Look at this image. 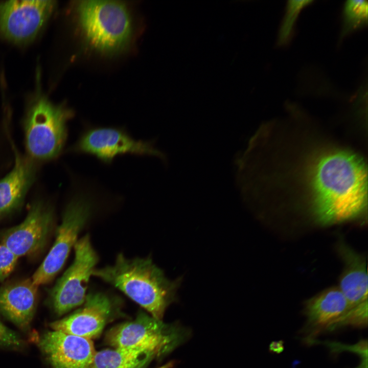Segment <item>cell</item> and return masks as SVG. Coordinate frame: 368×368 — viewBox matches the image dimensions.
I'll list each match as a JSON object with an SVG mask.
<instances>
[{"label":"cell","instance_id":"1","mask_svg":"<svg viewBox=\"0 0 368 368\" xmlns=\"http://www.w3.org/2000/svg\"><path fill=\"white\" fill-rule=\"evenodd\" d=\"M304 165L300 190L310 200L312 213L321 225L359 216L367 204V169L362 157L342 148L314 153Z\"/></svg>","mask_w":368,"mask_h":368},{"label":"cell","instance_id":"2","mask_svg":"<svg viewBox=\"0 0 368 368\" xmlns=\"http://www.w3.org/2000/svg\"><path fill=\"white\" fill-rule=\"evenodd\" d=\"M92 276L117 288L158 320L176 300L182 280L168 279L150 257L128 258L123 254L117 255L113 264L96 268Z\"/></svg>","mask_w":368,"mask_h":368},{"label":"cell","instance_id":"3","mask_svg":"<svg viewBox=\"0 0 368 368\" xmlns=\"http://www.w3.org/2000/svg\"><path fill=\"white\" fill-rule=\"evenodd\" d=\"M82 38L90 49L115 55L130 45L133 20L127 6L115 1H81L75 5Z\"/></svg>","mask_w":368,"mask_h":368},{"label":"cell","instance_id":"4","mask_svg":"<svg viewBox=\"0 0 368 368\" xmlns=\"http://www.w3.org/2000/svg\"><path fill=\"white\" fill-rule=\"evenodd\" d=\"M35 88L28 98L24 119L25 145L28 156L37 160L56 157L62 151L67 136L66 124L74 116L64 104L51 102L41 85L37 69Z\"/></svg>","mask_w":368,"mask_h":368},{"label":"cell","instance_id":"5","mask_svg":"<svg viewBox=\"0 0 368 368\" xmlns=\"http://www.w3.org/2000/svg\"><path fill=\"white\" fill-rule=\"evenodd\" d=\"M97 203L90 194L78 192L71 199L63 212L55 242L31 279L39 286L51 281L63 267L78 237L91 220Z\"/></svg>","mask_w":368,"mask_h":368},{"label":"cell","instance_id":"6","mask_svg":"<svg viewBox=\"0 0 368 368\" xmlns=\"http://www.w3.org/2000/svg\"><path fill=\"white\" fill-rule=\"evenodd\" d=\"M73 248L72 263L50 291L52 306L59 315L83 304L90 278L99 260L89 234L78 239Z\"/></svg>","mask_w":368,"mask_h":368},{"label":"cell","instance_id":"7","mask_svg":"<svg viewBox=\"0 0 368 368\" xmlns=\"http://www.w3.org/2000/svg\"><path fill=\"white\" fill-rule=\"evenodd\" d=\"M68 151L93 155L106 164L126 154L165 157L151 142L136 140L123 128L112 127L86 128Z\"/></svg>","mask_w":368,"mask_h":368},{"label":"cell","instance_id":"8","mask_svg":"<svg viewBox=\"0 0 368 368\" xmlns=\"http://www.w3.org/2000/svg\"><path fill=\"white\" fill-rule=\"evenodd\" d=\"M178 335L162 320L141 312L135 319L111 329L106 339L114 348L148 351L160 356L175 347Z\"/></svg>","mask_w":368,"mask_h":368},{"label":"cell","instance_id":"9","mask_svg":"<svg viewBox=\"0 0 368 368\" xmlns=\"http://www.w3.org/2000/svg\"><path fill=\"white\" fill-rule=\"evenodd\" d=\"M56 2L0 1V39L18 45L32 41L51 17Z\"/></svg>","mask_w":368,"mask_h":368},{"label":"cell","instance_id":"10","mask_svg":"<svg viewBox=\"0 0 368 368\" xmlns=\"http://www.w3.org/2000/svg\"><path fill=\"white\" fill-rule=\"evenodd\" d=\"M116 303L117 298L106 292H89L82 307L50 326L53 330L91 340L101 334L116 310Z\"/></svg>","mask_w":368,"mask_h":368},{"label":"cell","instance_id":"11","mask_svg":"<svg viewBox=\"0 0 368 368\" xmlns=\"http://www.w3.org/2000/svg\"><path fill=\"white\" fill-rule=\"evenodd\" d=\"M54 217L52 208L41 200L36 201L25 220L5 232L1 243L18 258L33 254L44 245Z\"/></svg>","mask_w":368,"mask_h":368},{"label":"cell","instance_id":"12","mask_svg":"<svg viewBox=\"0 0 368 368\" xmlns=\"http://www.w3.org/2000/svg\"><path fill=\"white\" fill-rule=\"evenodd\" d=\"M39 346L53 368H90L96 353L91 339L55 330L41 337Z\"/></svg>","mask_w":368,"mask_h":368},{"label":"cell","instance_id":"13","mask_svg":"<svg viewBox=\"0 0 368 368\" xmlns=\"http://www.w3.org/2000/svg\"><path fill=\"white\" fill-rule=\"evenodd\" d=\"M350 309L339 288L328 289L305 303L304 312L307 321L304 332L311 337L324 331L335 330Z\"/></svg>","mask_w":368,"mask_h":368},{"label":"cell","instance_id":"14","mask_svg":"<svg viewBox=\"0 0 368 368\" xmlns=\"http://www.w3.org/2000/svg\"><path fill=\"white\" fill-rule=\"evenodd\" d=\"M38 287L31 278L1 287L0 312L20 328H28L36 309Z\"/></svg>","mask_w":368,"mask_h":368},{"label":"cell","instance_id":"15","mask_svg":"<svg viewBox=\"0 0 368 368\" xmlns=\"http://www.w3.org/2000/svg\"><path fill=\"white\" fill-rule=\"evenodd\" d=\"M339 253L345 267L339 288L353 308L367 304V272L365 259L343 242L338 245Z\"/></svg>","mask_w":368,"mask_h":368},{"label":"cell","instance_id":"16","mask_svg":"<svg viewBox=\"0 0 368 368\" xmlns=\"http://www.w3.org/2000/svg\"><path fill=\"white\" fill-rule=\"evenodd\" d=\"M34 160L16 155L12 170L0 179V213L10 212L20 206L35 178Z\"/></svg>","mask_w":368,"mask_h":368},{"label":"cell","instance_id":"17","mask_svg":"<svg viewBox=\"0 0 368 368\" xmlns=\"http://www.w3.org/2000/svg\"><path fill=\"white\" fill-rule=\"evenodd\" d=\"M156 357L148 351L105 349L96 351L90 368H142Z\"/></svg>","mask_w":368,"mask_h":368},{"label":"cell","instance_id":"18","mask_svg":"<svg viewBox=\"0 0 368 368\" xmlns=\"http://www.w3.org/2000/svg\"><path fill=\"white\" fill-rule=\"evenodd\" d=\"M368 4L365 0H347L343 6L340 38L367 23Z\"/></svg>","mask_w":368,"mask_h":368},{"label":"cell","instance_id":"19","mask_svg":"<svg viewBox=\"0 0 368 368\" xmlns=\"http://www.w3.org/2000/svg\"><path fill=\"white\" fill-rule=\"evenodd\" d=\"M312 0H289L286 5V13L280 27L278 43H285L290 38L294 21L301 10Z\"/></svg>","mask_w":368,"mask_h":368},{"label":"cell","instance_id":"20","mask_svg":"<svg viewBox=\"0 0 368 368\" xmlns=\"http://www.w3.org/2000/svg\"><path fill=\"white\" fill-rule=\"evenodd\" d=\"M18 257L3 243H0V282L4 281L13 271Z\"/></svg>","mask_w":368,"mask_h":368},{"label":"cell","instance_id":"21","mask_svg":"<svg viewBox=\"0 0 368 368\" xmlns=\"http://www.w3.org/2000/svg\"><path fill=\"white\" fill-rule=\"evenodd\" d=\"M21 344V340L13 331L0 321V345L8 347H17Z\"/></svg>","mask_w":368,"mask_h":368},{"label":"cell","instance_id":"22","mask_svg":"<svg viewBox=\"0 0 368 368\" xmlns=\"http://www.w3.org/2000/svg\"><path fill=\"white\" fill-rule=\"evenodd\" d=\"M173 363L172 362H170L166 364H164L158 368H171L173 366Z\"/></svg>","mask_w":368,"mask_h":368}]
</instances>
